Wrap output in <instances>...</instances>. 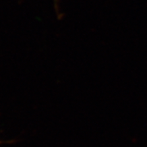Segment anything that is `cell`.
Returning a JSON list of instances; mask_svg holds the SVG:
<instances>
[{
	"instance_id": "cell-1",
	"label": "cell",
	"mask_w": 147,
	"mask_h": 147,
	"mask_svg": "<svg viewBox=\"0 0 147 147\" xmlns=\"http://www.w3.org/2000/svg\"><path fill=\"white\" fill-rule=\"evenodd\" d=\"M55 2L57 3V8H58V7H57V2H58V0H55Z\"/></svg>"
}]
</instances>
